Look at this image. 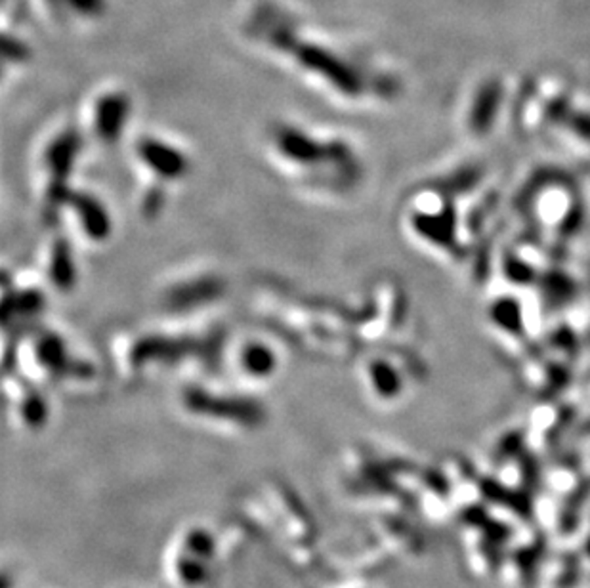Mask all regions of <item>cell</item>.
Listing matches in <instances>:
<instances>
[{
	"label": "cell",
	"instance_id": "6da1fadb",
	"mask_svg": "<svg viewBox=\"0 0 590 588\" xmlns=\"http://www.w3.org/2000/svg\"><path fill=\"white\" fill-rule=\"evenodd\" d=\"M214 535H209L201 529H195L185 535V543L180 550L178 558V574L180 581L188 586H201L211 577V564L216 556Z\"/></svg>",
	"mask_w": 590,
	"mask_h": 588
},
{
	"label": "cell",
	"instance_id": "7a4b0ae2",
	"mask_svg": "<svg viewBox=\"0 0 590 588\" xmlns=\"http://www.w3.org/2000/svg\"><path fill=\"white\" fill-rule=\"evenodd\" d=\"M71 5L84 12H94L102 6V0H71Z\"/></svg>",
	"mask_w": 590,
	"mask_h": 588
}]
</instances>
